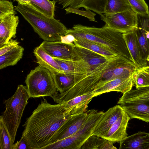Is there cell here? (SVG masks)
Returning a JSON list of instances; mask_svg holds the SVG:
<instances>
[{
    "instance_id": "6da1fadb",
    "label": "cell",
    "mask_w": 149,
    "mask_h": 149,
    "mask_svg": "<svg viewBox=\"0 0 149 149\" xmlns=\"http://www.w3.org/2000/svg\"><path fill=\"white\" fill-rule=\"evenodd\" d=\"M43 99L23 125L21 136L30 149H42L49 144L68 116L63 103L52 104Z\"/></svg>"
},
{
    "instance_id": "7a4b0ae2",
    "label": "cell",
    "mask_w": 149,
    "mask_h": 149,
    "mask_svg": "<svg viewBox=\"0 0 149 149\" xmlns=\"http://www.w3.org/2000/svg\"><path fill=\"white\" fill-rule=\"evenodd\" d=\"M67 34L72 35L76 39H84L94 42L133 62L122 33L104 26L98 28L77 24L68 29Z\"/></svg>"
},
{
    "instance_id": "3957f363",
    "label": "cell",
    "mask_w": 149,
    "mask_h": 149,
    "mask_svg": "<svg viewBox=\"0 0 149 149\" xmlns=\"http://www.w3.org/2000/svg\"><path fill=\"white\" fill-rule=\"evenodd\" d=\"M14 7L44 41L60 42L61 36L66 34L68 29L59 20L45 15L31 5L18 3Z\"/></svg>"
},
{
    "instance_id": "277c9868",
    "label": "cell",
    "mask_w": 149,
    "mask_h": 149,
    "mask_svg": "<svg viewBox=\"0 0 149 149\" xmlns=\"http://www.w3.org/2000/svg\"><path fill=\"white\" fill-rule=\"evenodd\" d=\"M29 98L26 87L20 84L18 86L16 91L11 97L4 100L6 109L1 115L14 140L24 111Z\"/></svg>"
},
{
    "instance_id": "5b68a950",
    "label": "cell",
    "mask_w": 149,
    "mask_h": 149,
    "mask_svg": "<svg viewBox=\"0 0 149 149\" xmlns=\"http://www.w3.org/2000/svg\"><path fill=\"white\" fill-rule=\"evenodd\" d=\"M118 104L130 118L149 122V87L131 89L123 93Z\"/></svg>"
},
{
    "instance_id": "8992f818",
    "label": "cell",
    "mask_w": 149,
    "mask_h": 149,
    "mask_svg": "<svg viewBox=\"0 0 149 149\" xmlns=\"http://www.w3.org/2000/svg\"><path fill=\"white\" fill-rule=\"evenodd\" d=\"M80 128L70 136L49 144L42 149H80L85 141L92 135L94 130L104 112L91 109Z\"/></svg>"
},
{
    "instance_id": "52a82bcc",
    "label": "cell",
    "mask_w": 149,
    "mask_h": 149,
    "mask_svg": "<svg viewBox=\"0 0 149 149\" xmlns=\"http://www.w3.org/2000/svg\"><path fill=\"white\" fill-rule=\"evenodd\" d=\"M25 83L30 98L45 96L52 97L58 93L53 74L40 65L31 70Z\"/></svg>"
},
{
    "instance_id": "ba28073f",
    "label": "cell",
    "mask_w": 149,
    "mask_h": 149,
    "mask_svg": "<svg viewBox=\"0 0 149 149\" xmlns=\"http://www.w3.org/2000/svg\"><path fill=\"white\" fill-rule=\"evenodd\" d=\"M100 18L105 23V26L123 33L133 30L136 27L137 14L131 8L113 14H103Z\"/></svg>"
},
{
    "instance_id": "9c48e42d",
    "label": "cell",
    "mask_w": 149,
    "mask_h": 149,
    "mask_svg": "<svg viewBox=\"0 0 149 149\" xmlns=\"http://www.w3.org/2000/svg\"><path fill=\"white\" fill-rule=\"evenodd\" d=\"M87 116V112H86L68 116L52 137L49 144L69 137L74 134L80 128Z\"/></svg>"
},
{
    "instance_id": "30bf717a",
    "label": "cell",
    "mask_w": 149,
    "mask_h": 149,
    "mask_svg": "<svg viewBox=\"0 0 149 149\" xmlns=\"http://www.w3.org/2000/svg\"><path fill=\"white\" fill-rule=\"evenodd\" d=\"M73 48L74 61H81L86 68V73L94 70L109 60L101 55L74 44Z\"/></svg>"
},
{
    "instance_id": "8fae6325",
    "label": "cell",
    "mask_w": 149,
    "mask_h": 149,
    "mask_svg": "<svg viewBox=\"0 0 149 149\" xmlns=\"http://www.w3.org/2000/svg\"><path fill=\"white\" fill-rule=\"evenodd\" d=\"M135 33L140 46L143 59L149 61V13L137 14Z\"/></svg>"
},
{
    "instance_id": "7c38bea8",
    "label": "cell",
    "mask_w": 149,
    "mask_h": 149,
    "mask_svg": "<svg viewBox=\"0 0 149 149\" xmlns=\"http://www.w3.org/2000/svg\"><path fill=\"white\" fill-rule=\"evenodd\" d=\"M74 44L44 41L40 45L54 58L74 61Z\"/></svg>"
},
{
    "instance_id": "4fadbf2b",
    "label": "cell",
    "mask_w": 149,
    "mask_h": 149,
    "mask_svg": "<svg viewBox=\"0 0 149 149\" xmlns=\"http://www.w3.org/2000/svg\"><path fill=\"white\" fill-rule=\"evenodd\" d=\"M134 84L132 75L117 78L106 83L95 89L94 97L111 91L120 92L123 93L132 89Z\"/></svg>"
},
{
    "instance_id": "5bb4252c",
    "label": "cell",
    "mask_w": 149,
    "mask_h": 149,
    "mask_svg": "<svg viewBox=\"0 0 149 149\" xmlns=\"http://www.w3.org/2000/svg\"><path fill=\"white\" fill-rule=\"evenodd\" d=\"M123 109L120 105H116L104 112L95 127L92 135L101 137L109 130L117 120Z\"/></svg>"
},
{
    "instance_id": "9a60e30c",
    "label": "cell",
    "mask_w": 149,
    "mask_h": 149,
    "mask_svg": "<svg viewBox=\"0 0 149 149\" xmlns=\"http://www.w3.org/2000/svg\"><path fill=\"white\" fill-rule=\"evenodd\" d=\"M130 116L123 110L117 120L108 131L101 137L110 140L114 143L120 142L127 136L126 129Z\"/></svg>"
},
{
    "instance_id": "2e32d148",
    "label": "cell",
    "mask_w": 149,
    "mask_h": 149,
    "mask_svg": "<svg viewBox=\"0 0 149 149\" xmlns=\"http://www.w3.org/2000/svg\"><path fill=\"white\" fill-rule=\"evenodd\" d=\"M63 8H79L83 7L89 9L101 16L104 13L107 0H53Z\"/></svg>"
},
{
    "instance_id": "e0dca14e",
    "label": "cell",
    "mask_w": 149,
    "mask_h": 149,
    "mask_svg": "<svg viewBox=\"0 0 149 149\" xmlns=\"http://www.w3.org/2000/svg\"><path fill=\"white\" fill-rule=\"evenodd\" d=\"M19 22V17L15 14H10L0 20V47L16 37Z\"/></svg>"
},
{
    "instance_id": "ac0fdd59",
    "label": "cell",
    "mask_w": 149,
    "mask_h": 149,
    "mask_svg": "<svg viewBox=\"0 0 149 149\" xmlns=\"http://www.w3.org/2000/svg\"><path fill=\"white\" fill-rule=\"evenodd\" d=\"M123 35L134 63L138 67L148 65V62L143 58L141 48L134 30L123 33Z\"/></svg>"
},
{
    "instance_id": "d6986e66",
    "label": "cell",
    "mask_w": 149,
    "mask_h": 149,
    "mask_svg": "<svg viewBox=\"0 0 149 149\" xmlns=\"http://www.w3.org/2000/svg\"><path fill=\"white\" fill-rule=\"evenodd\" d=\"M93 92L76 97L62 103L65 105L68 116L86 112L88 105L94 97Z\"/></svg>"
},
{
    "instance_id": "ffe728a7",
    "label": "cell",
    "mask_w": 149,
    "mask_h": 149,
    "mask_svg": "<svg viewBox=\"0 0 149 149\" xmlns=\"http://www.w3.org/2000/svg\"><path fill=\"white\" fill-rule=\"evenodd\" d=\"M120 149H149V133L139 131L121 141Z\"/></svg>"
},
{
    "instance_id": "44dd1931",
    "label": "cell",
    "mask_w": 149,
    "mask_h": 149,
    "mask_svg": "<svg viewBox=\"0 0 149 149\" xmlns=\"http://www.w3.org/2000/svg\"><path fill=\"white\" fill-rule=\"evenodd\" d=\"M33 53L39 65L48 69L52 74L62 72L59 66L53 57L40 45L34 49Z\"/></svg>"
},
{
    "instance_id": "7402d4cb",
    "label": "cell",
    "mask_w": 149,
    "mask_h": 149,
    "mask_svg": "<svg viewBox=\"0 0 149 149\" xmlns=\"http://www.w3.org/2000/svg\"><path fill=\"white\" fill-rule=\"evenodd\" d=\"M74 43L76 45L88 49L101 55L108 60L118 55L107 48L86 39H76Z\"/></svg>"
},
{
    "instance_id": "603a6c76",
    "label": "cell",
    "mask_w": 149,
    "mask_h": 149,
    "mask_svg": "<svg viewBox=\"0 0 149 149\" xmlns=\"http://www.w3.org/2000/svg\"><path fill=\"white\" fill-rule=\"evenodd\" d=\"M24 50L22 46L17 45L13 49L0 56V69L16 65L22 58Z\"/></svg>"
},
{
    "instance_id": "cb8c5ba5",
    "label": "cell",
    "mask_w": 149,
    "mask_h": 149,
    "mask_svg": "<svg viewBox=\"0 0 149 149\" xmlns=\"http://www.w3.org/2000/svg\"><path fill=\"white\" fill-rule=\"evenodd\" d=\"M54 82L60 93H64L71 88L74 83L75 75L64 72L53 74Z\"/></svg>"
},
{
    "instance_id": "d4e9b609",
    "label": "cell",
    "mask_w": 149,
    "mask_h": 149,
    "mask_svg": "<svg viewBox=\"0 0 149 149\" xmlns=\"http://www.w3.org/2000/svg\"><path fill=\"white\" fill-rule=\"evenodd\" d=\"M136 88L149 87V65L138 67L132 74Z\"/></svg>"
},
{
    "instance_id": "484cf974",
    "label": "cell",
    "mask_w": 149,
    "mask_h": 149,
    "mask_svg": "<svg viewBox=\"0 0 149 149\" xmlns=\"http://www.w3.org/2000/svg\"><path fill=\"white\" fill-rule=\"evenodd\" d=\"M56 3L53 0H31L30 5L45 15L50 17H54Z\"/></svg>"
},
{
    "instance_id": "4316f807",
    "label": "cell",
    "mask_w": 149,
    "mask_h": 149,
    "mask_svg": "<svg viewBox=\"0 0 149 149\" xmlns=\"http://www.w3.org/2000/svg\"><path fill=\"white\" fill-rule=\"evenodd\" d=\"M131 8L127 0H107L103 14H113Z\"/></svg>"
},
{
    "instance_id": "83f0119b",
    "label": "cell",
    "mask_w": 149,
    "mask_h": 149,
    "mask_svg": "<svg viewBox=\"0 0 149 149\" xmlns=\"http://www.w3.org/2000/svg\"><path fill=\"white\" fill-rule=\"evenodd\" d=\"M0 148L12 149L15 140L10 133L3 120L0 117Z\"/></svg>"
},
{
    "instance_id": "f1b7e54d",
    "label": "cell",
    "mask_w": 149,
    "mask_h": 149,
    "mask_svg": "<svg viewBox=\"0 0 149 149\" xmlns=\"http://www.w3.org/2000/svg\"><path fill=\"white\" fill-rule=\"evenodd\" d=\"M131 9L138 15L149 13L148 6L144 0H127Z\"/></svg>"
},
{
    "instance_id": "f546056e",
    "label": "cell",
    "mask_w": 149,
    "mask_h": 149,
    "mask_svg": "<svg viewBox=\"0 0 149 149\" xmlns=\"http://www.w3.org/2000/svg\"><path fill=\"white\" fill-rule=\"evenodd\" d=\"M16 13L12 2L0 0V20L10 14H15Z\"/></svg>"
},
{
    "instance_id": "4dcf8cb0",
    "label": "cell",
    "mask_w": 149,
    "mask_h": 149,
    "mask_svg": "<svg viewBox=\"0 0 149 149\" xmlns=\"http://www.w3.org/2000/svg\"><path fill=\"white\" fill-rule=\"evenodd\" d=\"M65 10L66 14L74 13L85 17L90 21L97 22L95 17L96 14L89 9L81 10L78 8L68 7L65 8Z\"/></svg>"
},
{
    "instance_id": "1f68e13d",
    "label": "cell",
    "mask_w": 149,
    "mask_h": 149,
    "mask_svg": "<svg viewBox=\"0 0 149 149\" xmlns=\"http://www.w3.org/2000/svg\"><path fill=\"white\" fill-rule=\"evenodd\" d=\"M99 136L92 135L84 143L80 149H97V141Z\"/></svg>"
},
{
    "instance_id": "d6a6232c",
    "label": "cell",
    "mask_w": 149,
    "mask_h": 149,
    "mask_svg": "<svg viewBox=\"0 0 149 149\" xmlns=\"http://www.w3.org/2000/svg\"><path fill=\"white\" fill-rule=\"evenodd\" d=\"M99 137L97 141V149H116L113 144L114 142L110 140Z\"/></svg>"
},
{
    "instance_id": "836d02e7",
    "label": "cell",
    "mask_w": 149,
    "mask_h": 149,
    "mask_svg": "<svg viewBox=\"0 0 149 149\" xmlns=\"http://www.w3.org/2000/svg\"><path fill=\"white\" fill-rule=\"evenodd\" d=\"M16 40L11 39L7 43L0 47V56L13 49L18 45Z\"/></svg>"
},
{
    "instance_id": "e575fe53",
    "label": "cell",
    "mask_w": 149,
    "mask_h": 149,
    "mask_svg": "<svg viewBox=\"0 0 149 149\" xmlns=\"http://www.w3.org/2000/svg\"><path fill=\"white\" fill-rule=\"evenodd\" d=\"M12 149H30L27 144L23 138L21 137L19 141L14 144Z\"/></svg>"
},
{
    "instance_id": "d590c367",
    "label": "cell",
    "mask_w": 149,
    "mask_h": 149,
    "mask_svg": "<svg viewBox=\"0 0 149 149\" xmlns=\"http://www.w3.org/2000/svg\"><path fill=\"white\" fill-rule=\"evenodd\" d=\"M61 42L67 44H73L74 41L76 40L74 37L72 35L67 34L64 36H61Z\"/></svg>"
},
{
    "instance_id": "8d00e7d4",
    "label": "cell",
    "mask_w": 149,
    "mask_h": 149,
    "mask_svg": "<svg viewBox=\"0 0 149 149\" xmlns=\"http://www.w3.org/2000/svg\"><path fill=\"white\" fill-rule=\"evenodd\" d=\"M17 1L19 4L24 5H30L31 0H15Z\"/></svg>"
},
{
    "instance_id": "74e56055",
    "label": "cell",
    "mask_w": 149,
    "mask_h": 149,
    "mask_svg": "<svg viewBox=\"0 0 149 149\" xmlns=\"http://www.w3.org/2000/svg\"><path fill=\"white\" fill-rule=\"evenodd\" d=\"M148 65H149V61L148 62Z\"/></svg>"
},
{
    "instance_id": "f35d334b",
    "label": "cell",
    "mask_w": 149,
    "mask_h": 149,
    "mask_svg": "<svg viewBox=\"0 0 149 149\" xmlns=\"http://www.w3.org/2000/svg\"><path fill=\"white\" fill-rule=\"evenodd\" d=\"M6 0L9 1V0Z\"/></svg>"
}]
</instances>
